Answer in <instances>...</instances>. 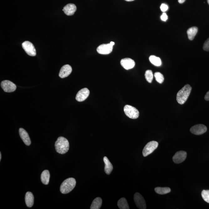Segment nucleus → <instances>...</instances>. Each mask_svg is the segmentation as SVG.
<instances>
[{
    "label": "nucleus",
    "mask_w": 209,
    "mask_h": 209,
    "mask_svg": "<svg viewBox=\"0 0 209 209\" xmlns=\"http://www.w3.org/2000/svg\"><path fill=\"white\" fill-rule=\"evenodd\" d=\"M56 151L59 154H64L68 151L70 144L67 139L63 137H59L55 143Z\"/></svg>",
    "instance_id": "1"
},
{
    "label": "nucleus",
    "mask_w": 209,
    "mask_h": 209,
    "mask_svg": "<svg viewBox=\"0 0 209 209\" xmlns=\"http://www.w3.org/2000/svg\"><path fill=\"white\" fill-rule=\"evenodd\" d=\"M192 90V87L189 85H186L178 92L177 100L178 103L183 105L186 102Z\"/></svg>",
    "instance_id": "2"
},
{
    "label": "nucleus",
    "mask_w": 209,
    "mask_h": 209,
    "mask_svg": "<svg viewBox=\"0 0 209 209\" xmlns=\"http://www.w3.org/2000/svg\"><path fill=\"white\" fill-rule=\"evenodd\" d=\"M76 185V180L73 178H69L62 182L60 187V191L62 193L66 194L71 192Z\"/></svg>",
    "instance_id": "3"
},
{
    "label": "nucleus",
    "mask_w": 209,
    "mask_h": 209,
    "mask_svg": "<svg viewBox=\"0 0 209 209\" xmlns=\"http://www.w3.org/2000/svg\"><path fill=\"white\" fill-rule=\"evenodd\" d=\"M125 114L132 119H136L139 116V113L138 110L131 105H126L124 107Z\"/></svg>",
    "instance_id": "4"
},
{
    "label": "nucleus",
    "mask_w": 209,
    "mask_h": 209,
    "mask_svg": "<svg viewBox=\"0 0 209 209\" xmlns=\"http://www.w3.org/2000/svg\"><path fill=\"white\" fill-rule=\"evenodd\" d=\"M158 145L159 144L157 141H151L148 143L143 149V155L144 157H147L157 149Z\"/></svg>",
    "instance_id": "5"
},
{
    "label": "nucleus",
    "mask_w": 209,
    "mask_h": 209,
    "mask_svg": "<svg viewBox=\"0 0 209 209\" xmlns=\"http://www.w3.org/2000/svg\"><path fill=\"white\" fill-rule=\"evenodd\" d=\"M22 46L23 49L28 55L31 56H36V49L32 43L29 41H26L23 43Z\"/></svg>",
    "instance_id": "6"
},
{
    "label": "nucleus",
    "mask_w": 209,
    "mask_h": 209,
    "mask_svg": "<svg viewBox=\"0 0 209 209\" xmlns=\"http://www.w3.org/2000/svg\"><path fill=\"white\" fill-rule=\"evenodd\" d=\"M1 86L5 92L8 93L14 91L16 89V85L9 80H4L2 81Z\"/></svg>",
    "instance_id": "7"
},
{
    "label": "nucleus",
    "mask_w": 209,
    "mask_h": 209,
    "mask_svg": "<svg viewBox=\"0 0 209 209\" xmlns=\"http://www.w3.org/2000/svg\"><path fill=\"white\" fill-rule=\"evenodd\" d=\"M113 46L110 43L109 44H102L97 48V51L99 54L103 55L109 54L112 51Z\"/></svg>",
    "instance_id": "8"
},
{
    "label": "nucleus",
    "mask_w": 209,
    "mask_h": 209,
    "mask_svg": "<svg viewBox=\"0 0 209 209\" xmlns=\"http://www.w3.org/2000/svg\"><path fill=\"white\" fill-rule=\"evenodd\" d=\"M134 201L136 206L140 209H145L146 208L145 201L144 197L140 194L136 193L134 196Z\"/></svg>",
    "instance_id": "9"
},
{
    "label": "nucleus",
    "mask_w": 209,
    "mask_h": 209,
    "mask_svg": "<svg viewBox=\"0 0 209 209\" xmlns=\"http://www.w3.org/2000/svg\"><path fill=\"white\" fill-rule=\"evenodd\" d=\"M206 127L203 124H197L191 128V132L192 134L200 135L204 134L207 131Z\"/></svg>",
    "instance_id": "10"
},
{
    "label": "nucleus",
    "mask_w": 209,
    "mask_h": 209,
    "mask_svg": "<svg viewBox=\"0 0 209 209\" xmlns=\"http://www.w3.org/2000/svg\"><path fill=\"white\" fill-rule=\"evenodd\" d=\"M187 157V153L185 151H180L176 153L173 157V160L175 164H178L183 162Z\"/></svg>",
    "instance_id": "11"
},
{
    "label": "nucleus",
    "mask_w": 209,
    "mask_h": 209,
    "mask_svg": "<svg viewBox=\"0 0 209 209\" xmlns=\"http://www.w3.org/2000/svg\"><path fill=\"white\" fill-rule=\"evenodd\" d=\"M90 91L88 88L82 89L77 94L76 99L78 102H83L88 97Z\"/></svg>",
    "instance_id": "12"
},
{
    "label": "nucleus",
    "mask_w": 209,
    "mask_h": 209,
    "mask_svg": "<svg viewBox=\"0 0 209 209\" xmlns=\"http://www.w3.org/2000/svg\"><path fill=\"white\" fill-rule=\"evenodd\" d=\"M121 64L122 66L126 70H130L134 67L135 65V62L133 59L130 58H124L121 61Z\"/></svg>",
    "instance_id": "13"
},
{
    "label": "nucleus",
    "mask_w": 209,
    "mask_h": 209,
    "mask_svg": "<svg viewBox=\"0 0 209 209\" xmlns=\"http://www.w3.org/2000/svg\"><path fill=\"white\" fill-rule=\"evenodd\" d=\"M72 71L71 66L66 65H64L61 68L59 73V76L60 78H64L68 76Z\"/></svg>",
    "instance_id": "14"
},
{
    "label": "nucleus",
    "mask_w": 209,
    "mask_h": 209,
    "mask_svg": "<svg viewBox=\"0 0 209 209\" xmlns=\"http://www.w3.org/2000/svg\"><path fill=\"white\" fill-rule=\"evenodd\" d=\"M19 134L24 144L27 146L30 145L31 141L27 132L23 128H20L19 129Z\"/></svg>",
    "instance_id": "15"
},
{
    "label": "nucleus",
    "mask_w": 209,
    "mask_h": 209,
    "mask_svg": "<svg viewBox=\"0 0 209 209\" xmlns=\"http://www.w3.org/2000/svg\"><path fill=\"white\" fill-rule=\"evenodd\" d=\"M77 9L76 6L73 4H67L64 7L62 11L67 16L73 15Z\"/></svg>",
    "instance_id": "16"
},
{
    "label": "nucleus",
    "mask_w": 209,
    "mask_h": 209,
    "mask_svg": "<svg viewBox=\"0 0 209 209\" xmlns=\"http://www.w3.org/2000/svg\"><path fill=\"white\" fill-rule=\"evenodd\" d=\"M103 161L105 164L104 170L105 173L107 175H109L111 174L113 169L112 165L106 157L103 158Z\"/></svg>",
    "instance_id": "17"
},
{
    "label": "nucleus",
    "mask_w": 209,
    "mask_h": 209,
    "mask_svg": "<svg viewBox=\"0 0 209 209\" xmlns=\"http://www.w3.org/2000/svg\"><path fill=\"white\" fill-rule=\"evenodd\" d=\"M25 203L26 206L29 208L32 207L34 204V198L32 192H26L25 197Z\"/></svg>",
    "instance_id": "18"
},
{
    "label": "nucleus",
    "mask_w": 209,
    "mask_h": 209,
    "mask_svg": "<svg viewBox=\"0 0 209 209\" xmlns=\"http://www.w3.org/2000/svg\"><path fill=\"white\" fill-rule=\"evenodd\" d=\"M50 174L48 170H45L42 172L41 175V181L45 185L49 184Z\"/></svg>",
    "instance_id": "19"
},
{
    "label": "nucleus",
    "mask_w": 209,
    "mask_h": 209,
    "mask_svg": "<svg viewBox=\"0 0 209 209\" xmlns=\"http://www.w3.org/2000/svg\"><path fill=\"white\" fill-rule=\"evenodd\" d=\"M198 32V29L197 27H192L189 29L187 31V35L189 39L192 40L196 35Z\"/></svg>",
    "instance_id": "20"
},
{
    "label": "nucleus",
    "mask_w": 209,
    "mask_h": 209,
    "mask_svg": "<svg viewBox=\"0 0 209 209\" xmlns=\"http://www.w3.org/2000/svg\"><path fill=\"white\" fill-rule=\"evenodd\" d=\"M102 200L100 197H98L93 201L90 207L91 209H99L101 208Z\"/></svg>",
    "instance_id": "21"
},
{
    "label": "nucleus",
    "mask_w": 209,
    "mask_h": 209,
    "mask_svg": "<svg viewBox=\"0 0 209 209\" xmlns=\"http://www.w3.org/2000/svg\"><path fill=\"white\" fill-rule=\"evenodd\" d=\"M118 205L120 209H129V207L126 199L124 197L120 199L118 203Z\"/></svg>",
    "instance_id": "22"
},
{
    "label": "nucleus",
    "mask_w": 209,
    "mask_h": 209,
    "mask_svg": "<svg viewBox=\"0 0 209 209\" xmlns=\"http://www.w3.org/2000/svg\"><path fill=\"white\" fill-rule=\"evenodd\" d=\"M154 190L156 193L161 195H165V194L169 193L171 191L170 189L168 187H157L154 189Z\"/></svg>",
    "instance_id": "23"
},
{
    "label": "nucleus",
    "mask_w": 209,
    "mask_h": 209,
    "mask_svg": "<svg viewBox=\"0 0 209 209\" xmlns=\"http://www.w3.org/2000/svg\"><path fill=\"white\" fill-rule=\"evenodd\" d=\"M149 60L151 63L157 66H159L162 65V61L160 58L154 55H151L149 57Z\"/></svg>",
    "instance_id": "24"
},
{
    "label": "nucleus",
    "mask_w": 209,
    "mask_h": 209,
    "mask_svg": "<svg viewBox=\"0 0 209 209\" xmlns=\"http://www.w3.org/2000/svg\"><path fill=\"white\" fill-rule=\"evenodd\" d=\"M145 77L146 81L149 83H151L152 81L154 75H153V72L150 70H148L146 71L145 73Z\"/></svg>",
    "instance_id": "25"
},
{
    "label": "nucleus",
    "mask_w": 209,
    "mask_h": 209,
    "mask_svg": "<svg viewBox=\"0 0 209 209\" xmlns=\"http://www.w3.org/2000/svg\"><path fill=\"white\" fill-rule=\"evenodd\" d=\"M154 76L156 80L158 83L162 84L163 83L164 80V76L160 72H156L154 74Z\"/></svg>",
    "instance_id": "26"
},
{
    "label": "nucleus",
    "mask_w": 209,
    "mask_h": 209,
    "mask_svg": "<svg viewBox=\"0 0 209 209\" xmlns=\"http://www.w3.org/2000/svg\"><path fill=\"white\" fill-rule=\"evenodd\" d=\"M201 196L204 201L209 203V190H204L202 191Z\"/></svg>",
    "instance_id": "27"
},
{
    "label": "nucleus",
    "mask_w": 209,
    "mask_h": 209,
    "mask_svg": "<svg viewBox=\"0 0 209 209\" xmlns=\"http://www.w3.org/2000/svg\"><path fill=\"white\" fill-rule=\"evenodd\" d=\"M203 49L206 51H209V38L207 39L204 44Z\"/></svg>",
    "instance_id": "28"
},
{
    "label": "nucleus",
    "mask_w": 209,
    "mask_h": 209,
    "mask_svg": "<svg viewBox=\"0 0 209 209\" xmlns=\"http://www.w3.org/2000/svg\"><path fill=\"white\" fill-rule=\"evenodd\" d=\"M160 9L162 12H165L168 9V6L165 4H162L160 6Z\"/></svg>",
    "instance_id": "29"
},
{
    "label": "nucleus",
    "mask_w": 209,
    "mask_h": 209,
    "mask_svg": "<svg viewBox=\"0 0 209 209\" xmlns=\"http://www.w3.org/2000/svg\"><path fill=\"white\" fill-rule=\"evenodd\" d=\"M161 19L162 20L166 21L168 19V16L165 13H163L162 16H161Z\"/></svg>",
    "instance_id": "30"
},
{
    "label": "nucleus",
    "mask_w": 209,
    "mask_h": 209,
    "mask_svg": "<svg viewBox=\"0 0 209 209\" xmlns=\"http://www.w3.org/2000/svg\"><path fill=\"white\" fill-rule=\"evenodd\" d=\"M205 99L206 101H209V91L207 92L206 94Z\"/></svg>",
    "instance_id": "31"
},
{
    "label": "nucleus",
    "mask_w": 209,
    "mask_h": 209,
    "mask_svg": "<svg viewBox=\"0 0 209 209\" xmlns=\"http://www.w3.org/2000/svg\"><path fill=\"white\" fill-rule=\"evenodd\" d=\"M185 0H178V2L180 4H182L185 2Z\"/></svg>",
    "instance_id": "32"
},
{
    "label": "nucleus",
    "mask_w": 209,
    "mask_h": 209,
    "mask_svg": "<svg viewBox=\"0 0 209 209\" xmlns=\"http://www.w3.org/2000/svg\"><path fill=\"white\" fill-rule=\"evenodd\" d=\"M125 1H126L130 2L134 1V0H125Z\"/></svg>",
    "instance_id": "33"
},
{
    "label": "nucleus",
    "mask_w": 209,
    "mask_h": 209,
    "mask_svg": "<svg viewBox=\"0 0 209 209\" xmlns=\"http://www.w3.org/2000/svg\"><path fill=\"white\" fill-rule=\"evenodd\" d=\"M1 158H2V154H1V152L0 153V160L1 161Z\"/></svg>",
    "instance_id": "34"
},
{
    "label": "nucleus",
    "mask_w": 209,
    "mask_h": 209,
    "mask_svg": "<svg viewBox=\"0 0 209 209\" xmlns=\"http://www.w3.org/2000/svg\"><path fill=\"white\" fill-rule=\"evenodd\" d=\"M207 1H208V4L209 5V0H207Z\"/></svg>",
    "instance_id": "35"
}]
</instances>
